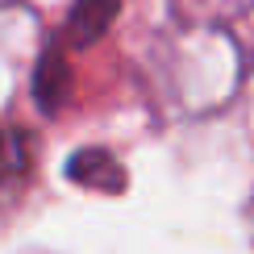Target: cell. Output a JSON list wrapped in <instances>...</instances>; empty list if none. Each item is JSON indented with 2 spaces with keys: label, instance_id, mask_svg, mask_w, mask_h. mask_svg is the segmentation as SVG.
Listing matches in <instances>:
<instances>
[{
  "label": "cell",
  "instance_id": "6da1fadb",
  "mask_svg": "<svg viewBox=\"0 0 254 254\" xmlns=\"http://www.w3.org/2000/svg\"><path fill=\"white\" fill-rule=\"evenodd\" d=\"M67 179L79 188H92V192H104V196H117L125 192V167L113 158L104 146H83L67 158Z\"/></svg>",
  "mask_w": 254,
  "mask_h": 254
},
{
  "label": "cell",
  "instance_id": "7a4b0ae2",
  "mask_svg": "<svg viewBox=\"0 0 254 254\" xmlns=\"http://www.w3.org/2000/svg\"><path fill=\"white\" fill-rule=\"evenodd\" d=\"M34 100L42 113H59L71 100V67L63 59V50H42L38 67H34Z\"/></svg>",
  "mask_w": 254,
  "mask_h": 254
},
{
  "label": "cell",
  "instance_id": "3957f363",
  "mask_svg": "<svg viewBox=\"0 0 254 254\" xmlns=\"http://www.w3.org/2000/svg\"><path fill=\"white\" fill-rule=\"evenodd\" d=\"M121 13V0H75L67 13V42L75 46H92L113 29Z\"/></svg>",
  "mask_w": 254,
  "mask_h": 254
},
{
  "label": "cell",
  "instance_id": "277c9868",
  "mask_svg": "<svg viewBox=\"0 0 254 254\" xmlns=\"http://www.w3.org/2000/svg\"><path fill=\"white\" fill-rule=\"evenodd\" d=\"M29 154H34L29 133L17 129V125H4V129H0V184L25 175L29 171Z\"/></svg>",
  "mask_w": 254,
  "mask_h": 254
}]
</instances>
